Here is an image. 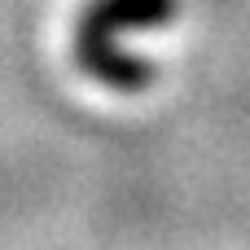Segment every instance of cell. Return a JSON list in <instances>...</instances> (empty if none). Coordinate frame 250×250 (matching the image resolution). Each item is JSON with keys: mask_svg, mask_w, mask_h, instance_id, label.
<instances>
[{"mask_svg": "<svg viewBox=\"0 0 250 250\" xmlns=\"http://www.w3.org/2000/svg\"><path fill=\"white\" fill-rule=\"evenodd\" d=\"M171 9H176V0H101V4H92L79 22V62H83V70L114 83V88H141L149 79V66L119 53L114 40H119V31H127V22L171 18Z\"/></svg>", "mask_w": 250, "mask_h": 250, "instance_id": "obj_1", "label": "cell"}]
</instances>
